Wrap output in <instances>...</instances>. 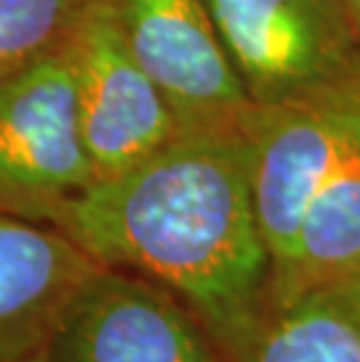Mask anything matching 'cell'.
<instances>
[{
    "mask_svg": "<svg viewBox=\"0 0 360 362\" xmlns=\"http://www.w3.org/2000/svg\"><path fill=\"white\" fill-rule=\"evenodd\" d=\"M40 362H229L162 285L98 264L61 311Z\"/></svg>",
    "mask_w": 360,
    "mask_h": 362,
    "instance_id": "cell-5",
    "label": "cell"
},
{
    "mask_svg": "<svg viewBox=\"0 0 360 362\" xmlns=\"http://www.w3.org/2000/svg\"><path fill=\"white\" fill-rule=\"evenodd\" d=\"M50 225L98 264L162 285L229 362L269 309L272 257L241 127L175 134L136 166L94 180Z\"/></svg>",
    "mask_w": 360,
    "mask_h": 362,
    "instance_id": "cell-1",
    "label": "cell"
},
{
    "mask_svg": "<svg viewBox=\"0 0 360 362\" xmlns=\"http://www.w3.org/2000/svg\"><path fill=\"white\" fill-rule=\"evenodd\" d=\"M89 0H0V80L71 40Z\"/></svg>",
    "mask_w": 360,
    "mask_h": 362,
    "instance_id": "cell-11",
    "label": "cell"
},
{
    "mask_svg": "<svg viewBox=\"0 0 360 362\" xmlns=\"http://www.w3.org/2000/svg\"><path fill=\"white\" fill-rule=\"evenodd\" d=\"M120 28L178 134L239 129L252 107L206 0H112Z\"/></svg>",
    "mask_w": 360,
    "mask_h": 362,
    "instance_id": "cell-6",
    "label": "cell"
},
{
    "mask_svg": "<svg viewBox=\"0 0 360 362\" xmlns=\"http://www.w3.org/2000/svg\"><path fill=\"white\" fill-rule=\"evenodd\" d=\"M94 180L66 42L0 80V211L50 225Z\"/></svg>",
    "mask_w": 360,
    "mask_h": 362,
    "instance_id": "cell-3",
    "label": "cell"
},
{
    "mask_svg": "<svg viewBox=\"0 0 360 362\" xmlns=\"http://www.w3.org/2000/svg\"><path fill=\"white\" fill-rule=\"evenodd\" d=\"M98 267L61 229L0 211V362H33Z\"/></svg>",
    "mask_w": 360,
    "mask_h": 362,
    "instance_id": "cell-8",
    "label": "cell"
},
{
    "mask_svg": "<svg viewBox=\"0 0 360 362\" xmlns=\"http://www.w3.org/2000/svg\"><path fill=\"white\" fill-rule=\"evenodd\" d=\"M33 362H40V360H33Z\"/></svg>",
    "mask_w": 360,
    "mask_h": 362,
    "instance_id": "cell-14",
    "label": "cell"
},
{
    "mask_svg": "<svg viewBox=\"0 0 360 362\" xmlns=\"http://www.w3.org/2000/svg\"><path fill=\"white\" fill-rule=\"evenodd\" d=\"M68 47L96 180L136 166L178 134L166 101L129 49L112 0H89Z\"/></svg>",
    "mask_w": 360,
    "mask_h": 362,
    "instance_id": "cell-7",
    "label": "cell"
},
{
    "mask_svg": "<svg viewBox=\"0 0 360 362\" xmlns=\"http://www.w3.org/2000/svg\"><path fill=\"white\" fill-rule=\"evenodd\" d=\"M360 122V61L325 87L274 105H252L241 122L252 148V197L277 276L293 257L304 213Z\"/></svg>",
    "mask_w": 360,
    "mask_h": 362,
    "instance_id": "cell-2",
    "label": "cell"
},
{
    "mask_svg": "<svg viewBox=\"0 0 360 362\" xmlns=\"http://www.w3.org/2000/svg\"><path fill=\"white\" fill-rule=\"evenodd\" d=\"M335 290L339 292L342 304H344V309H347L351 329H354L356 346H358V356H360V274L335 283Z\"/></svg>",
    "mask_w": 360,
    "mask_h": 362,
    "instance_id": "cell-12",
    "label": "cell"
},
{
    "mask_svg": "<svg viewBox=\"0 0 360 362\" xmlns=\"http://www.w3.org/2000/svg\"><path fill=\"white\" fill-rule=\"evenodd\" d=\"M232 362H360L335 285L269 302L246 349Z\"/></svg>",
    "mask_w": 360,
    "mask_h": 362,
    "instance_id": "cell-10",
    "label": "cell"
},
{
    "mask_svg": "<svg viewBox=\"0 0 360 362\" xmlns=\"http://www.w3.org/2000/svg\"><path fill=\"white\" fill-rule=\"evenodd\" d=\"M252 105L304 96L360 61L347 0H206Z\"/></svg>",
    "mask_w": 360,
    "mask_h": 362,
    "instance_id": "cell-4",
    "label": "cell"
},
{
    "mask_svg": "<svg viewBox=\"0 0 360 362\" xmlns=\"http://www.w3.org/2000/svg\"><path fill=\"white\" fill-rule=\"evenodd\" d=\"M360 274V122L304 213L293 257L272 276L269 302Z\"/></svg>",
    "mask_w": 360,
    "mask_h": 362,
    "instance_id": "cell-9",
    "label": "cell"
},
{
    "mask_svg": "<svg viewBox=\"0 0 360 362\" xmlns=\"http://www.w3.org/2000/svg\"><path fill=\"white\" fill-rule=\"evenodd\" d=\"M347 3H349V10H351V14H354L356 26H358V30H360V0H347Z\"/></svg>",
    "mask_w": 360,
    "mask_h": 362,
    "instance_id": "cell-13",
    "label": "cell"
}]
</instances>
